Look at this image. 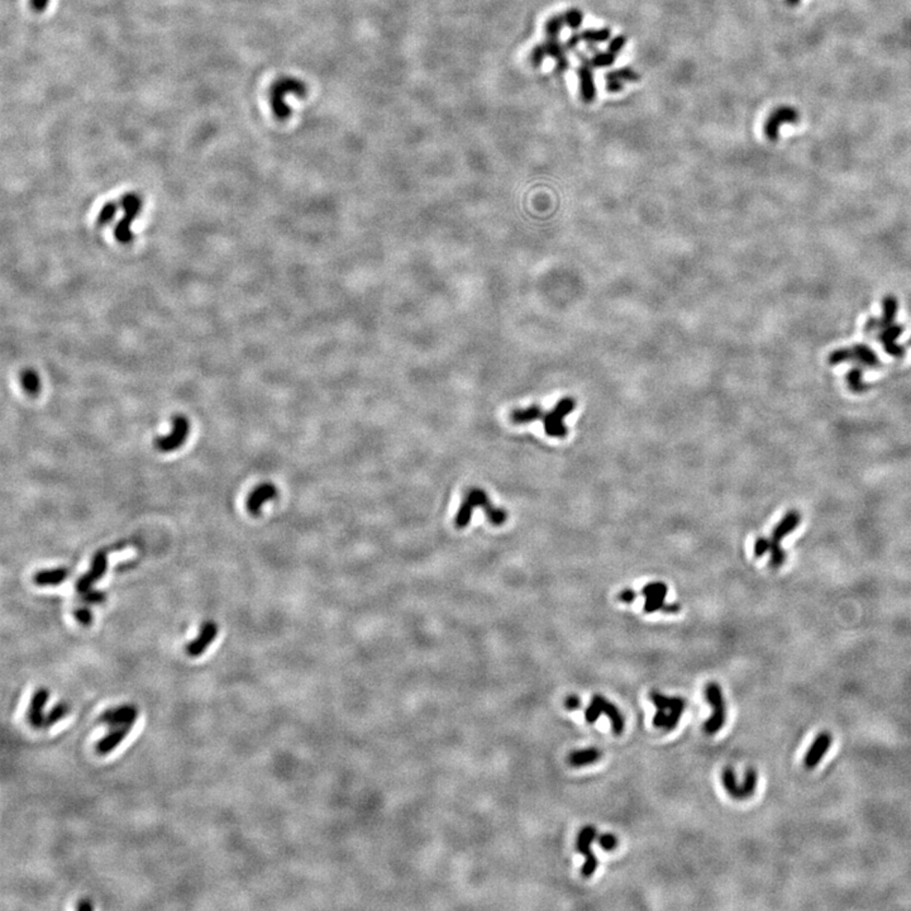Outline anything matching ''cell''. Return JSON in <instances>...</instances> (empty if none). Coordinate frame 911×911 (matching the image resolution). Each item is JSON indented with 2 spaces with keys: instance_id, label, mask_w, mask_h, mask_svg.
<instances>
[{
  "instance_id": "1",
  "label": "cell",
  "mask_w": 911,
  "mask_h": 911,
  "mask_svg": "<svg viewBox=\"0 0 911 911\" xmlns=\"http://www.w3.org/2000/svg\"><path fill=\"white\" fill-rule=\"evenodd\" d=\"M476 508L484 509L486 517L493 526H501L508 519V513L505 510L494 507L491 501L489 499V496H487V494L483 491V490H480V489H472L466 494L465 499L461 504L460 510L454 518L456 526L460 528V529L467 526L470 520H471V517H472V511Z\"/></svg>"
},
{
  "instance_id": "2",
  "label": "cell",
  "mask_w": 911,
  "mask_h": 911,
  "mask_svg": "<svg viewBox=\"0 0 911 911\" xmlns=\"http://www.w3.org/2000/svg\"><path fill=\"white\" fill-rule=\"evenodd\" d=\"M308 94L306 84L293 76H284L274 82L270 88L269 98L272 113L280 119L285 121L291 115V108L289 107L285 99L288 95H295L297 98H304Z\"/></svg>"
},
{
  "instance_id": "3",
  "label": "cell",
  "mask_w": 911,
  "mask_h": 911,
  "mask_svg": "<svg viewBox=\"0 0 911 911\" xmlns=\"http://www.w3.org/2000/svg\"><path fill=\"white\" fill-rule=\"evenodd\" d=\"M651 701L656 706V714L653 716V725L656 728H665L666 731H672L680 722L682 713L686 707L685 699L677 696H666L658 691H652L649 694Z\"/></svg>"
},
{
  "instance_id": "4",
  "label": "cell",
  "mask_w": 911,
  "mask_h": 911,
  "mask_svg": "<svg viewBox=\"0 0 911 911\" xmlns=\"http://www.w3.org/2000/svg\"><path fill=\"white\" fill-rule=\"evenodd\" d=\"M801 523V515L797 513V510L788 511L785 517L782 518L780 523L776 526L772 532L771 539L770 541V566L772 568H780L785 559H786V553L785 550L781 548V541L788 535L792 533L797 526Z\"/></svg>"
},
{
  "instance_id": "5",
  "label": "cell",
  "mask_w": 911,
  "mask_h": 911,
  "mask_svg": "<svg viewBox=\"0 0 911 911\" xmlns=\"http://www.w3.org/2000/svg\"><path fill=\"white\" fill-rule=\"evenodd\" d=\"M119 206L124 210V217L117 223L114 228L115 239L118 242L128 245L134 239L132 232V223L138 217L143 206L142 199L136 193H127L119 200Z\"/></svg>"
},
{
  "instance_id": "6",
  "label": "cell",
  "mask_w": 911,
  "mask_h": 911,
  "mask_svg": "<svg viewBox=\"0 0 911 911\" xmlns=\"http://www.w3.org/2000/svg\"><path fill=\"white\" fill-rule=\"evenodd\" d=\"M575 406L576 402L572 398H563L556 404V406L552 411L544 413L542 420L546 435H550L552 438H565L568 433V429L565 426L563 420L570 413L574 411Z\"/></svg>"
},
{
  "instance_id": "7",
  "label": "cell",
  "mask_w": 911,
  "mask_h": 911,
  "mask_svg": "<svg viewBox=\"0 0 911 911\" xmlns=\"http://www.w3.org/2000/svg\"><path fill=\"white\" fill-rule=\"evenodd\" d=\"M601 714L607 715V718L611 722L613 731L616 736L622 734L624 731V718L618 706L610 703L609 700L601 696V695H594L592 699V704L585 710V719L589 724H594L599 719Z\"/></svg>"
},
{
  "instance_id": "8",
  "label": "cell",
  "mask_w": 911,
  "mask_h": 911,
  "mask_svg": "<svg viewBox=\"0 0 911 911\" xmlns=\"http://www.w3.org/2000/svg\"><path fill=\"white\" fill-rule=\"evenodd\" d=\"M706 701L713 706V714L704 724V731L713 736L720 731L725 722V703L722 698V688L716 682H709L705 688Z\"/></svg>"
},
{
  "instance_id": "9",
  "label": "cell",
  "mask_w": 911,
  "mask_h": 911,
  "mask_svg": "<svg viewBox=\"0 0 911 911\" xmlns=\"http://www.w3.org/2000/svg\"><path fill=\"white\" fill-rule=\"evenodd\" d=\"M668 592L667 585L664 583H652L646 585L642 590V595L646 598L644 611L652 614L656 611L664 613H679L681 607L679 604H666V595Z\"/></svg>"
},
{
  "instance_id": "10",
  "label": "cell",
  "mask_w": 911,
  "mask_h": 911,
  "mask_svg": "<svg viewBox=\"0 0 911 911\" xmlns=\"http://www.w3.org/2000/svg\"><path fill=\"white\" fill-rule=\"evenodd\" d=\"M722 785L731 797H734L737 800H744V799H748V797H751L755 794V786H757V773H755L753 768H748V771L746 772L744 782L742 785H739L733 768L727 767L722 771Z\"/></svg>"
},
{
  "instance_id": "11",
  "label": "cell",
  "mask_w": 911,
  "mask_h": 911,
  "mask_svg": "<svg viewBox=\"0 0 911 911\" xmlns=\"http://www.w3.org/2000/svg\"><path fill=\"white\" fill-rule=\"evenodd\" d=\"M598 836V831L592 825H586L580 830L576 839V848L585 857V863L581 869L583 877H592L599 866L598 858L592 853V845Z\"/></svg>"
},
{
  "instance_id": "12",
  "label": "cell",
  "mask_w": 911,
  "mask_h": 911,
  "mask_svg": "<svg viewBox=\"0 0 911 911\" xmlns=\"http://www.w3.org/2000/svg\"><path fill=\"white\" fill-rule=\"evenodd\" d=\"M800 119L797 109L788 106L776 108L766 119L764 134L768 140L776 141L780 137V130L786 124H795Z\"/></svg>"
},
{
  "instance_id": "13",
  "label": "cell",
  "mask_w": 911,
  "mask_h": 911,
  "mask_svg": "<svg viewBox=\"0 0 911 911\" xmlns=\"http://www.w3.org/2000/svg\"><path fill=\"white\" fill-rule=\"evenodd\" d=\"M188 435H189V420L182 415H175L173 418V430L165 437L156 438L155 446L160 451H175L185 444Z\"/></svg>"
},
{
  "instance_id": "14",
  "label": "cell",
  "mask_w": 911,
  "mask_h": 911,
  "mask_svg": "<svg viewBox=\"0 0 911 911\" xmlns=\"http://www.w3.org/2000/svg\"><path fill=\"white\" fill-rule=\"evenodd\" d=\"M137 718L138 707L132 704H123L106 710L99 716V722L106 724L112 729L117 727H133Z\"/></svg>"
},
{
  "instance_id": "15",
  "label": "cell",
  "mask_w": 911,
  "mask_h": 911,
  "mask_svg": "<svg viewBox=\"0 0 911 911\" xmlns=\"http://www.w3.org/2000/svg\"><path fill=\"white\" fill-rule=\"evenodd\" d=\"M107 550H99V552L95 553V556L93 557V562H91V567L90 570H89V572H86L85 575L82 576V579H80V580L77 581V583H76V590H77V592L85 594V592H89V589H90L91 586L97 583L98 580H100V579L104 576V574L107 572Z\"/></svg>"
},
{
  "instance_id": "16",
  "label": "cell",
  "mask_w": 911,
  "mask_h": 911,
  "mask_svg": "<svg viewBox=\"0 0 911 911\" xmlns=\"http://www.w3.org/2000/svg\"><path fill=\"white\" fill-rule=\"evenodd\" d=\"M49 691L46 688H40L34 691V694L31 698L28 710H27V720L29 725L34 729L43 728V722H45V707L49 701Z\"/></svg>"
},
{
  "instance_id": "17",
  "label": "cell",
  "mask_w": 911,
  "mask_h": 911,
  "mask_svg": "<svg viewBox=\"0 0 911 911\" xmlns=\"http://www.w3.org/2000/svg\"><path fill=\"white\" fill-rule=\"evenodd\" d=\"M831 744H833V736L830 733L823 731L821 734H818L816 738L814 739L813 744L805 755V767L807 770L815 768L823 761L824 755H827Z\"/></svg>"
},
{
  "instance_id": "18",
  "label": "cell",
  "mask_w": 911,
  "mask_h": 911,
  "mask_svg": "<svg viewBox=\"0 0 911 911\" xmlns=\"http://www.w3.org/2000/svg\"><path fill=\"white\" fill-rule=\"evenodd\" d=\"M590 58H581V65L577 67L576 74L580 82V94L585 103L590 104L596 98V86L594 80Z\"/></svg>"
},
{
  "instance_id": "19",
  "label": "cell",
  "mask_w": 911,
  "mask_h": 911,
  "mask_svg": "<svg viewBox=\"0 0 911 911\" xmlns=\"http://www.w3.org/2000/svg\"><path fill=\"white\" fill-rule=\"evenodd\" d=\"M217 635H218V625L214 622H206L202 625V629L197 634V638L191 640L186 646V653L190 657L202 656L206 648L213 643Z\"/></svg>"
},
{
  "instance_id": "20",
  "label": "cell",
  "mask_w": 911,
  "mask_h": 911,
  "mask_svg": "<svg viewBox=\"0 0 911 911\" xmlns=\"http://www.w3.org/2000/svg\"><path fill=\"white\" fill-rule=\"evenodd\" d=\"M276 496H278V490L274 485L269 483L258 485L247 499V509L251 514L258 515L263 509V504L266 501L275 499Z\"/></svg>"
},
{
  "instance_id": "21",
  "label": "cell",
  "mask_w": 911,
  "mask_h": 911,
  "mask_svg": "<svg viewBox=\"0 0 911 911\" xmlns=\"http://www.w3.org/2000/svg\"><path fill=\"white\" fill-rule=\"evenodd\" d=\"M131 729L132 727L112 728L110 731L97 743V746H95L97 753L100 755H107L112 753L115 748L118 747L125 739V737L130 734Z\"/></svg>"
},
{
  "instance_id": "22",
  "label": "cell",
  "mask_w": 911,
  "mask_h": 911,
  "mask_svg": "<svg viewBox=\"0 0 911 911\" xmlns=\"http://www.w3.org/2000/svg\"><path fill=\"white\" fill-rule=\"evenodd\" d=\"M69 575V570L66 568H55V570H46V571H40L37 572L33 581L37 583L38 586H52V585H58L64 583Z\"/></svg>"
},
{
  "instance_id": "23",
  "label": "cell",
  "mask_w": 911,
  "mask_h": 911,
  "mask_svg": "<svg viewBox=\"0 0 911 911\" xmlns=\"http://www.w3.org/2000/svg\"><path fill=\"white\" fill-rule=\"evenodd\" d=\"M600 757H601V752L598 748H587V749L575 751V752L570 753L567 761L572 767H583V766L598 762Z\"/></svg>"
},
{
  "instance_id": "24",
  "label": "cell",
  "mask_w": 911,
  "mask_h": 911,
  "mask_svg": "<svg viewBox=\"0 0 911 911\" xmlns=\"http://www.w3.org/2000/svg\"><path fill=\"white\" fill-rule=\"evenodd\" d=\"M544 411L539 405H532L526 409H517L510 414V420L514 424H526L534 420H542Z\"/></svg>"
},
{
  "instance_id": "25",
  "label": "cell",
  "mask_w": 911,
  "mask_h": 911,
  "mask_svg": "<svg viewBox=\"0 0 911 911\" xmlns=\"http://www.w3.org/2000/svg\"><path fill=\"white\" fill-rule=\"evenodd\" d=\"M21 382H22V386H23V389H25L27 394L32 395V396H36V395L40 394V391H41V380H40L38 374H37L34 369H25V371H22V374H21Z\"/></svg>"
},
{
  "instance_id": "26",
  "label": "cell",
  "mask_w": 911,
  "mask_h": 911,
  "mask_svg": "<svg viewBox=\"0 0 911 911\" xmlns=\"http://www.w3.org/2000/svg\"><path fill=\"white\" fill-rule=\"evenodd\" d=\"M581 38L583 41L586 42L587 45H598V43H604L611 38V31L610 28H589L581 32Z\"/></svg>"
},
{
  "instance_id": "27",
  "label": "cell",
  "mask_w": 911,
  "mask_h": 911,
  "mask_svg": "<svg viewBox=\"0 0 911 911\" xmlns=\"http://www.w3.org/2000/svg\"><path fill=\"white\" fill-rule=\"evenodd\" d=\"M543 46L546 49L547 56L553 58L556 62L567 58L568 51L565 47V45H562L559 42V38H546V41L543 42Z\"/></svg>"
},
{
  "instance_id": "28",
  "label": "cell",
  "mask_w": 911,
  "mask_h": 911,
  "mask_svg": "<svg viewBox=\"0 0 911 911\" xmlns=\"http://www.w3.org/2000/svg\"><path fill=\"white\" fill-rule=\"evenodd\" d=\"M70 707L66 703H58L56 705L52 706L47 714L45 715V722H43V728H51L55 724H58L60 720H62L66 715L69 714Z\"/></svg>"
},
{
  "instance_id": "29",
  "label": "cell",
  "mask_w": 911,
  "mask_h": 911,
  "mask_svg": "<svg viewBox=\"0 0 911 911\" xmlns=\"http://www.w3.org/2000/svg\"><path fill=\"white\" fill-rule=\"evenodd\" d=\"M566 25L563 16H552L544 23L546 38H559L563 27Z\"/></svg>"
},
{
  "instance_id": "30",
  "label": "cell",
  "mask_w": 911,
  "mask_h": 911,
  "mask_svg": "<svg viewBox=\"0 0 911 911\" xmlns=\"http://www.w3.org/2000/svg\"><path fill=\"white\" fill-rule=\"evenodd\" d=\"M118 204L115 202H108L103 208L100 209L97 218V226L98 227H106L109 223L114 219L115 214L118 212Z\"/></svg>"
},
{
  "instance_id": "31",
  "label": "cell",
  "mask_w": 911,
  "mask_h": 911,
  "mask_svg": "<svg viewBox=\"0 0 911 911\" xmlns=\"http://www.w3.org/2000/svg\"><path fill=\"white\" fill-rule=\"evenodd\" d=\"M616 55L611 53V52H609V51H604V52L596 51V52L594 53V56L590 58V62H592V67H599V69H601V67H607V66L613 65L614 61H616Z\"/></svg>"
},
{
  "instance_id": "32",
  "label": "cell",
  "mask_w": 911,
  "mask_h": 911,
  "mask_svg": "<svg viewBox=\"0 0 911 911\" xmlns=\"http://www.w3.org/2000/svg\"><path fill=\"white\" fill-rule=\"evenodd\" d=\"M562 16H563L567 27L571 28V29H579L583 25V14L580 9H568Z\"/></svg>"
},
{
  "instance_id": "33",
  "label": "cell",
  "mask_w": 911,
  "mask_h": 911,
  "mask_svg": "<svg viewBox=\"0 0 911 911\" xmlns=\"http://www.w3.org/2000/svg\"><path fill=\"white\" fill-rule=\"evenodd\" d=\"M609 73L623 82H638L640 80V74L633 70L632 67H620Z\"/></svg>"
},
{
  "instance_id": "34",
  "label": "cell",
  "mask_w": 911,
  "mask_h": 911,
  "mask_svg": "<svg viewBox=\"0 0 911 911\" xmlns=\"http://www.w3.org/2000/svg\"><path fill=\"white\" fill-rule=\"evenodd\" d=\"M848 384L849 389L854 393H862L867 389V386L862 382V374L857 369H854L848 375Z\"/></svg>"
},
{
  "instance_id": "35",
  "label": "cell",
  "mask_w": 911,
  "mask_h": 911,
  "mask_svg": "<svg viewBox=\"0 0 911 911\" xmlns=\"http://www.w3.org/2000/svg\"><path fill=\"white\" fill-rule=\"evenodd\" d=\"M547 58V53H546V49H544L543 43L542 45H537L535 47H533L532 52H531V55H529L531 64H532L534 67H539V66L542 65L543 61H544V58Z\"/></svg>"
},
{
  "instance_id": "36",
  "label": "cell",
  "mask_w": 911,
  "mask_h": 911,
  "mask_svg": "<svg viewBox=\"0 0 911 911\" xmlns=\"http://www.w3.org/2000/svg\"><path fill=\"white\" fill-rule=\"evenodd\" d=\"M625 45H627V37L623 36V34H619V36H616V37L611 38V40L609 41L607 51L611 52V53H614L616 56V55L620 53V51L624 49Z\"/></svg>"
},
{
  "instance_id": "37",
  "label": "cell",
  "mask_w": 911,
  "mask_h": 911,
  "mask_svg": "<svg viewBox=\"0 0 911 911\" xmlns=\"http://www.w3.org/2000/svg\"><path fill=\"white\" fill-rule=\"evenodd\" d=\"M605 86H607V90L609 93L616 94V93H620L623 90L624 82L614 77L610 73H607L605 74Z\"/></svg>"
},
{
  "instance_id": "38",
  "label": "cell",
  "mask_w": 911,
  "mask_h": 911,
  "mask_svg": "<svg viewBox=\"0 0 911 911\" xmlns=\"http://www.w3.org/2000/svg\"><path fill=\"white\" fill-rule=\"evenodd\" d=\"M75 619L82 624V625H90L93 623V613L89 609L85 607H79L74 611Z\"/></svg>"
},
{
  "instance_id": "39",
  "label": "cell",
  "mask_w": 911,
  "mask_h": 911,
  "mask_svg": "<svg viewBox=\"0 0 911 911\" xmlns=\"http://www.w3.org/2000/svg\"><path fill=\"white\" fill-rule=\"evenodd\" d=\"M599 845L601 848H604L605 851L610 852V851H614L616 846H618V839H616L614 834H610V833L603 834L599 837Z\"/></svg>"
},
{
  "instance_id": "40",
  "label": "cell",
  "mask_w": 911,
  "mask_h": 911,
  "mask_svg": "<svg viewBox=\"0 0 911 911\" xmlns=\"http://www.w3.org/2000/svg\"><path fill=\"white\" fill-rule=\"evenodd\" d=\"M768 550H770V541H768V538H764V537H760V538H757V539H755V557H758V559H760V557H762V556H764V555H766V553H767Z\"/></svg>"
},
{
  "instance_id": "41",
  "label": "cell",
  "mask_w": 911,
  "mask_h": 911,
  "mask_svg": "<svg viewBox=\"0 0 911 911\" xmlns=\"http://www.w3.org/2000/svg\"><path fill=\"white\" fill-rule=\"evenodd\" d=\"M106 596H107V595H106L104 592H85V595L82 596V600H84L85 603H89V604H98V603L106 601Z\"/></svg>"
},
{
  "instance_id": "42",
  "label": "cell",
  "mask_w": 911,
  "mask_h": 911,
  "mask_svg": "<svg viewBox=\"0 0 911 911\" xmlns=\"http://www.w3.org/2000/svg\"><path fill=\"white\" fill-rule=\"evenodd\" d=\"M635 598H637V592L632 590V589H624L623 592H620V594L618 595V600L622 601V603H625V604H631Z\"/></svg>"
},
{
  "instance_id": "43",
  "label": "cell",
  "mask_w": 911,
  "mask_h": 911,
  "mask_svg": "<svg viewBox=\"0 0 911 911\" xmlns=\"http://www.w3.org/2000/svg\"><path fill=\"white\" fill-rule=\"evenodd\" d=\"M581 41H583V38H581V33H574V34H571V37L567 40L566 43H565V47H566L567 51H575V49H577V46H579V43Z\"/></svg>"
},
{
  "instance_id": "44",
  "label": "cell",
  "mask_w": 911,
  "mask_h": 911,
  "mask_svg": "<svg viewBox=\"0 0 911 911\" xmlns=\"http://www.w3.org/2000/svg\"><path fill=\"white\" fill-rule=\"evenodd\" d=\"M565 706H566L568 710H577V709L581 706V700H580L579 696H576V695H571V696H568V698L566 699Z\"/></svg>"
},
{
  "instance_id": "45",
  "label": "cell",
  "mask_w": 911,
  "mask_h": 911,
  "mask_svg": "<svg viewBox=\"0 0 911 911\" xmlns=\"http://www.w3.org/2000/svg\"><path fill=\"white\" fill-rule=\"evenodd\" d=\"M49 0H31V5L36 12H43L47 8Z\"/></svg>"
},
{
  "instance_id": "46",
  "label": "cell",
  "mask_w": 911,
  "mask_h": 911,
  "mask_svg": "<svg viewBox=\"0 0 911 911\" xmlns=\"http://www.w3.org/2000/svg\"><path fill=\"white\" fill-rule=\"evenodd\" d=\"M76 909H79V910H93L94 905L89 900H80L79 903L76 905Z\"/></svg>"
}]
</instances>
